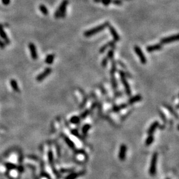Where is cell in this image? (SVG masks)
Wrapping results in <instances>:
<instances>
[{"mask_svg":"<svg viewBox=\"0 0 179 179\" xmlns=\"http://www.w3.org/2000/svg\"><path fill=\"white\" fill-rule=\"evenodd\" d=\"M117 64H118V65H119V66H120L121 67H122V68H123V69H126V66H125V64H124L123 62H122L121 61H117Z\"/></svg>","mask_w":179,"mask_h":179,"instance_id":"cell-35","label":"cell"},{"mask_svg":"<svg viewBox=\"0 0 179 179\" xmlns=\"http://www.w3.org/2000/svg\"><path fill=\"white\" fill-rule=\"evenodd\" d=\"M0 37L4 41L5 43L6 44H10V40L8 37L5 31L3 26L1 24H0Z\"/></svg>","mask_w":179,"mask_h":179,"instance_id":"cell-12","label":"cell"},{"mask_svg":"<svg viewBox=\"0 0 179 179\" xmlns=\"http://www.w3.org/2000/svg\"><path fill=\"white\" fill-rule=\"evenodd\" d=\"M68 4V0H63L61 3L59 8L55 13V17L56 18H64L66 15V9Z\"/></svg>","mask_w":179,"mask_h":179,"instance_id":"cell-2","label":"cell"},{"mask_svg":"<svg viewBox=\"0 0 179 179\" xmlns=\"http://www.w3.org/2000/svg\"><path fill=\"white\" fill-rule=\"evenodd\" d=\"M89 113H90V111H89V109H86L84 112H82V114H81V115L79 116V117H81V119H85L86 117L88 116V115L89 114Z\"/></svg>","mask_w":179,"mask_h":179,"instance_id":"cell-29","label":"cell"},{"mask_svg":"<svg viewBox=\"0 0 179 179\" xmlns=\"http://www.w3.org/2000/svg\"><path fill=\"white\" fill-rule=\"evenodd\" d=\"M142 99V97L140 94H137V95H134L131 98L129 99L128 101V105H133L134 104V103L137 102H139L141 101Z\"/></svg>","mask_w":179,"mask_h":179,"instance_id":"cell-16","label":"cell"},{"mask_svg":"<svg viewBox=\"0 0 179 179\" xmlns=\"http://www.w3.org/2000/svg\"></svg>","mask_w":179,"mask_h":179,"instance_id":"cell-41","label":"cell"},{"mask_svg":"<svg viewBox=\"0 0 179 179\" xmlns=\"http://www.w3.org/2000/svg\"><path fill=\"white\" fill-rule=\"evenodd\" d=\"M115 47V41L114 40L110 41L108 42L107 43L105 44L102 46L99 50V52L100 54H103L104 52L108 49V48H114Z\"/></svg>","mask_w":179,"mask_h":179,"instance_id":"cell-10","label":"cell"},{"mask_svg":"<svg viewBox=\"0 0 179 179\" xmlns=\"http://www.w3.org/2000/svg\"><path fill=\"white\" fill-rule=\"evenodd\" d=\"M154 141V137L153 134L148 135V137L146 139V140L145 141V144L146 146H150L153 143Z\"/></svg>","mask_w":179,"mask_h":179,"instance_id":"cell-22","label":"cell"},{"mask_svg":"<svg viewBox=\"0 0 179 179\" xmlns=\"http://www.w3.org/2000/svg\"><path fill=\"white\" fill-rule=\"evenodd\" d=\"M122 0H112L111 3L116 5H121L122 4Z\"/></svg>","mask_w":179,"mask_h":179,"instance_id":"cell-32","label":"cell"},{"mask_svg":"<svg viewBox=\"0 0 179 179\" xmlns=\"http://www.w3.org/2000/svg\"><path fill=\"white\" fill-rule=\"evenodd\" d=\"M111 84H112V87L113 88V89L114 90L117 89L118 87V82L114 75H111Z\"/></svg>","mask_w":179,"mask_h":179,"instance_id":"cell-24","label":"cell"},{"mask_svg":"<svg viewBox=\"0 0 179 179\" xmlns=\"http://www.w3.org/2000/svg\"><path fill=\"white\" fill-rule=\"evenodd\" d=\"M55 59V55L53 54H49L46 56V58H45V62L48 65H51L53 64V61Z\"/></svg>","mask_w":179,"mask_h":179,"instance_id":"cell-20","label":"cell"},{"mask_svg":"<svg viewBox=\"0 0 179 179\" xmlns=\"http://www.w3.org/2000/svg\"><path fill=\"white\" fill-rule=\"evenodd\" d=\"M81 117L78 116H73L70 119V122L73 125H77L81 121Z\"/></svg>","mask_w":179,"mask_h":179,"instance_id":"cell-21","label":"cell"},{"mask_svg":"<svg viewBox=\"0 0 179 179\" xmlns=\"http://www.w3.org/2000/svg\"><path fill=\"white\" fill-rule=\"evenodd\" d=\"M87 102H88V97L85 95L84 98L83 99V101H82V102H81V105H80V108H83L84 107H85L86 104L87 103Z\"/></svg>","mask_w":179,"mask_h":179,"instance_id":"cell-31","label":"cell"},{"mask_svg":"<svg viewBox=\"0 0 179 179\" xmlns=\"http://www.w3.org/2000/svg\"><path fill=\"white\" fill-rule=\"evenodd\" d=\"M52 69L51 67H46L45 69L42 72L41 74H40L36 77V80L39 82L43 81L45 78H46L49 75L52 73Z\"/></svg>","mask_w":179,"mask_h":179,"instance_id":"cell-7","label":"cell"},{"mask_svg":"<svg viewBox=\"0 0 179 179\" xmlns=\"http://www.w3.org/2000/svg\"><path fill=\"white\" fill-rule=\"evenodd\" d=\"M64 140H65L67 144V145H68L69 147H70L71 148H75V144L74 143V142L71 140L70 138L67 137H64Z\"/></svg>","mask_w":179,"mask_h":179,"instance_id":"cell-27","label":"cell"},{"mask_svg":"<svg viewBox=\"0 0 179 179\" xmlns=\"http://www.w3.org/2000/svg\"><path fill=\"white\" fill-rule=\"evenodd\" d=\"M10 84L11 87L13 89V90L15 91V92H19L20 89L19 87L18 84L17 83V81L15 80V79H11L10 81Z\"/></svg>","mask_w":179,"mask_h":179,"instance_id":"cell-19","label":"cell"},{"mask_svg":"<svg viewBox=\"0 0 179 179\" xmlns=\"http://www.w3.org/2000/svg\"><path fill=\"white\" fill-rule=\"evenodd\" d=\"M74 170V169H72V168H70V169H62V172H63V173H71L72 172H73V171Z\"/></svg>","mask_w":179,"mask_h":179,"instance_id":"cell-34","label":"cell"},{"mask_svg":"<svg viewBox=\"0 0 179 179\" xmlns=\"http://www.w3.org/2000/svg\"><path fill=\"white\" fill-rule=\"evenodd\" d=\"M1 2L5 5H8L10 4L11 0H1Z\"/></svg>","mask_w":179,"mask_h":179,"instance_id":"cell-37","label":"cell"},{"mask_svg":"<svg viewBox=\"0 0 179 179\" xmlns=\"http://www.w3.org/2000/svg\"><path fill=\"white\" fill-rule=\"evenodd\" d=\"M5 44H6L5 43V42H4L1 40H0V48H1V49H4L5 47Z\"/></svg>","mask_w":179,"mask_h":179,"instance_id":"cell-36","label":"cell"},{"mask_svg":"<svg viewBox=\"0 0 179 179\" xmlns=\"http://www.w3.org/2000/svg\"><path fill=\"white\" fill-rule=\"evenodd\" d=\"M85 173V172H83V171H81V172H71V173H70L68 176L66 177L65 179H77L79 177L81 176L84 175Z\"/></svg>","mask_w":179,"mask_h":179,"instance_id":"cell-14","label":"cell"},{"mask_svg":"<svg viewBox=\"0 0 179 179\" xmlns=\"http://www.w3.org/2000/svg\"><path fill=\"white\" fill-rule=\"evenodd\" d=\"M111 67L110 70V74L111 75H115V73H116L117 70V62L115 61V59L113 58L112 60H111Z\"/></svg>","mask_w":179,"mask_h":179,"instance_id":"cell-18","label":"cell"},{"mask_svg":"<svg viewBox=\"0 0 179 179\" xmlns=\"http://www.w3.org/2000/svg\"><path fill=\"white\" fill-rule=\"evenodd\" d=\"M159 126V123L158 121H155V122H154L148 128V131H147L148 134V135L153 134L155 131V130H157V128Z\"/></svg>","mask_w":179,"mask_h":179,"instance_id":"cell-15","label":"cell"},{"mask_svg":"<svg viewBox=\"0 0 179 179\" xmlns=\"http://www.w3.org/2000/svg\"><path fill=\"white\" fill-rule=\"evenodd\" d=\"M107 27L108 28V29H109V31H110V33L113 38V40L115 42L119 41L120 40V36H119V34H118L117 31L115 30V28L113 27L112 25H111L110 24H109Z\"/></svg>","mask_w":179,"mask_h":179,"instance_id":"cell-9","label":"cell"},{"mask_svg":"<svg viewBox=\"0 0 179 179\" xmlns=\"http://www.w3.org/2000/svg\"><path fill=\"white\" fill-rule=\"evenodd\" d=\"M114 48H110V49L108 51L106 56L108 58V59H109V60H112V59L114 58Z\"/></svg>","mask_w":179,"mask_h":179,"instance_id":"cell-28","label":"cell"},{"mask_svg":"<svg viewBox=\"0 0 179 179\" xmlns=\"http://www.w3.org/2000/svg\"><path fill=\"white\" fill-rule=\"evenodd\" d=\"M110 23L108 22H104L103 24L99 25V26H96V27H95L92 29H89L88 30H86L84 32V35L85 37H91V36H93L95 34L99 33V32H101L104 30L106 28L108 27V26L109 25Z\"/></svg>","mask_w":179,"mask_h":179,"instance_id":"cell-1","label":"cell"},{"mask_svg":"<svg viewBox=\"0 0 179 179\" xmlns=\"http://www.w3.org/2000/svg\"><path fill=\"white\" fill-rule=\"evenodd\" d=\"M29 48L31 56L34 60H36L38 58V53L36 46L33 43H30L29 45Z\"/></svg>","mask_w":179,"mask_h":179,"instance_id":"cell-11","label":"cell"},{"mask_svg":"<svg viewBox=\"0 0 179 179\" xmlns=\"http://www.w3.org/2000/svg\"><path fill=\"white\" fill-rule=\"evenodd\" d=\"M128 103H121V104L119 105H117V106H114L112 108V111L114 112H118L119 111H121V110L125 109V108H127L128 106Z\"/></svg>","mask_w":179,"mask_h":179,"instance_id":"cell-17","label":"cell"},{"mask_svg":"<svg viewBox=\"0 0 179 179\" xmlns=\"http://www.w3.org/2000/svg\"><path fill=\"white\" fill-rule=\"evenodd\" d=\"M159 114H160V115H161L162 119H163V120L166 121V117H165V114H164V113H163L162 112H161V111H160V112H159Z\"/></svg>","mask_w":179,"mask_h":179,"instance_id":"cell-38","label":"cell"},{"mask_svg":"<svg viewBox=\"0 0 179 179\" xmlns=\"http://www.w3.org/2000/svg\"><path fill=\"white\" fill-rule=\"evenodd\" d=\"M119 76H120L121 81L122 85H123L124 89H125V93L128 96H131L132 94L131 87H130L128 81H127L126 76L125 75V72H123V70H119Z\"/></svg>","mask_w":179,"mask_h":179,"instance_id":"cell-3","label":"cell"},{"mask_svg":"<svg viewBox=\"0 0 179 179\" xmlns=\"http://www.w3.org/2000/svg\"><path fill=\"white\" fill-rule=\"evenodd\" d=\"M157 161H158V153L157 152H155L152 156L150 168H149V174L151 176H154L156 175Z\"/></svg>","mask_w":179,"mask_h":179,"instance_id":"cell-4","label":"cell"},{"mask_svg":"<svg viewBox=\"0 0 179 179\" xmlns=\"http://www.w3.org/2000/svg\"><path fill=\"white\" fill-rule=\"evenodd\" d=\"M39 9H40V11L42 12V13L44 15H48L49 13L48 8H47L44 5V4H41L39 6Z\"/></svg>","mask_w":179,"mask_h":179,"instance_id":"cell-25","label":"cell"},{"mask_svg":"<svg viewBox=\"0 0 179 179\" xmlns=\"http://www.w3.org/2000/svg\"><path fill=\"white\" fill-rule=\"evenodd\" d=\"M127 152V147L125 144H122L119 147L118 152V158L120 161H124L126 159Z\"/></svg>","mask_w":179,"mask_h":179,"instance_id":"cell-8","label":"cell"},{"mask_svg":"<svg viewBox=\"0 0 179 179\" xmlns=\"http://www.w3.org/2000/svg\"><path fill=\"white\" fill-rule=\"evenodd\" d=\"M108 61H109V59H108V58L107 57V56H105L104 58L103 59V60H102V62H101L102 66H103V67H106L107 66Z\"/></svg>","mask_w":179,"mask_h":179,"instance_id":"cell-30","label":"cell"},{"mask_svg":"<svg viewBox=\"0 0 179 179\" xmlns=\"http://www.w3.org/2000/svg\"><path fill=\"white\" fill-rule=\"evenodd\" d=\"M134 50L136 54L139 57V58L140 61V62L142 63L143 65H145V64L147 63V58H145V55L144 54L143 52L140 48V47L139 46H137V45H135L134 47Z\"/></svg>","mask_w":179,"mask_h":179,"instance_id":"cell-5","label":"cell"},{"mask_svg":"<svg viewBox=\"0 0 179 179\" xmlns=\"http://www.w3.org/2000/svg\"><path fill=\"white\" fill-rule=\"evenodd\" d=\"M111 1H112V0H101V2L104 6H108L111 4Z\"/></svg>","mask_w":179,"mask_h":179,"instance_id":"cell-33","label":"cell"},{"mask_svg":"<svg viewBox=\"0 0 179 179\" xmlns=\"http://www.w3.org/2000/svg\"><path fill=\"white\" fill-rule=\"evenodd\" d=\"M162 48V44H161V43L156 44L147 46L146 47V51L150 53L153 52L154 51H158V50H161Z\"/></svg>","mask_w":179,"mask_h":179,"instance_id":"cell-13","label":"cell"},{"mask_svg":"<svg viewBox=\"0 0 179 179\" xmlns=\"http://www.w3.org/2000/svg\"><path fill=\"white\" fill-rule=\"evenodd\" d=\"M91 126L89 125V124H85L82 126V129H81V131H82V133L83 134L86 135L87 134L88 132L89 131V130L90 129Z\"/></svg>","mask_w":179,"mask_h":179,"instance_id":"cell-26","label":"cell"},{"mask_svg":"<svg viewBox=\"0 0 179 179\" xmlns=\"http://www.w3.org/2000/svg\"><path fill=\"white\" fill-rule=\"evenodd\" d=\"M93 1L96 3H100L101 2V0H93Z\"/></svg>","mask_w":179,"mask_h":179,"instance_id":"cell-39","label":"cell"},{"mask_svg":"<svg viewBox=\"0 0 179 179\" xmlns=\"http://www.w3.org/2000/svg\"><path fill=\"white\" fill-rule=\"evenodd\" d=\"M164 106L166 108V109H167L168 111H169V112H170L171 114L173 115V116H175V117H176V119H178V115H177V114L176 113L175 111H174V109H173V108L172 107V106H170V105H167V104H165Z\"/></svg>","mask_w":179,"mask_h":179,"instance_id":"cell-23","label":"cell"},{"mask_svg":"<svg viewBox=\"0 0 179 179\" xmlns=\"http://www.w3.org/2000/svg\"><path fill=\"white\" fill-rule=\"evenodd\" d=\"M126 1H129V0H126Z\"/></svg>","mask_w":179,"mask_h":179,"instance_id":"cell-40","label":"cell"},{"mask_svg":"<svg viewBox=\"0 0 179 179\" xmlns=\"http://www.w3.org/2000/svg\"><path fill=\"white\" fill-rule=\"evenodd\" d=\"M179 40V34H174L166 37H164L160 40V43L161 44H168L172 43L173 42H175Z\"/></svg>","mask_w":179,"mask_h":179,"instance_id":"cell-6","label":"cell"}]
</instances>
